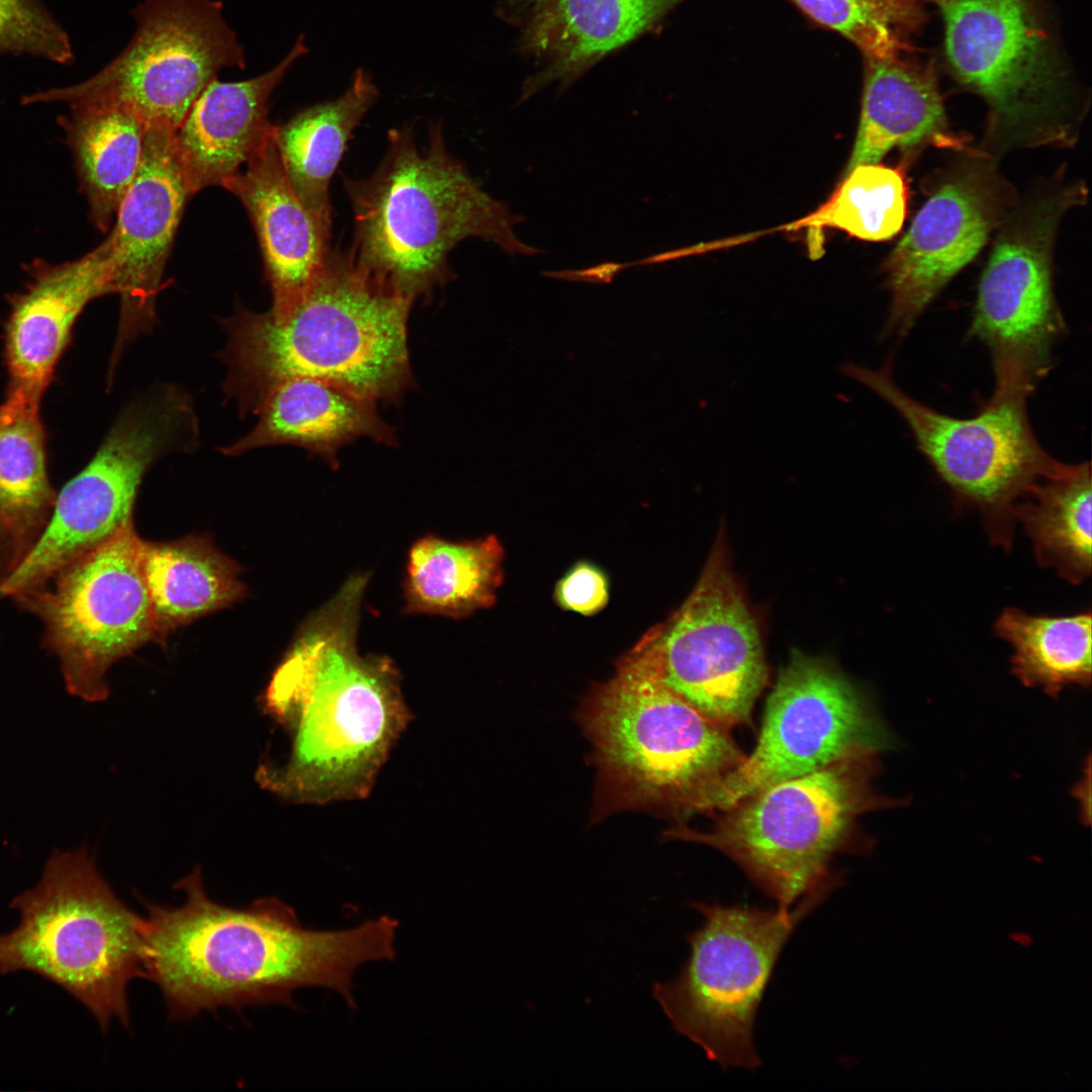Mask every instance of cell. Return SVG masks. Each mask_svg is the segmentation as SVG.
Returning a JSON list of instances; mask_svg holds the SVG:
<instances>
[{
  "label": "cell",
  "instance_id": "obj_37",
  "mask_svg": "<svg viewBox=\"0 0 1092 1092\" xmlns=\"http://www.w3.org/2000/svg\"><path fill=\"white\" fill-rule=\"evenodd\" d=\"M18 552L14 541L0 522V593L15 569Z\"/></svg>",
  "mask_w": 1092,
  "mask_h": 1092
},
{
  "label": "cell",
  "instance_id": "obj_7",
  "mask_svg": "<svg viewBox=\"0 0 1092 1092\" xmlns=\"http://www.w3.org/2000/svg\"><path fill=\"white\" fill-rule=\"evenodd\" d=\"M876 754L855 755L762 789L721 811L708 830L678 825L672 837L734 860L781 909L828 881V866L859 816L889 806L874 792Z\"/></svg>",
  "mask_w": 1092,
  "mask_h": 1092
},
{
  "label": "cell",
  "instance_id": "obj_4",
  "mask_svg": "<svg viewBox=\"0 0 1092 1092\" xmlns=\"http://www.w3.org/2000/svg\"><path fill=\"white\" fill-rule=\"evenodd\" d=\"M344 181L355 223L352 255L413 301L452 277L449 254L467 238L494 243L510 256L546 253L519 239L515 226L525 216L479 186L448 152L440 124L430 126L423 147L413 128L391 129L378 168Z\"/></svg>",
  "mask_w": 1092,
  "mask_h": 1092
},
{
  "label": "cell",
  "instance_id": "obj_3",
  "mask_svg": "<svg viewBox=\"0 0 1092 1092\" xmlns=\"http://www.w3.org/2000/svg\"><path fill=\"white\" fill-rule=\"evenodd\" d=\"M413 300L362 268L351 251L330 249L287 307L240 308L224 320L225 394L245 415L297 377L318 379L376 403L412 384L407 317Z\"/></svg>",
  "mask_w": 1092,
  "mask_h": 1092
},
{
  "label": "cell",
  "instance_id": "obj_32",
  "mask_svg": "<svg viewBox=\"0 0 1092 1092\" xmlns=\"http://www.w3.org/2000/svg\"><path fill=\"white\" fill-rule=\"evenodd\" d=\"M907 204L900 169L861 164L844 173L830 198L797 225L829 226L863 241H887L902 229Z\"/></svg>",
  "mask_w": 1092,
  "mask_h": 1092
},
{
  "label": "cell",
  "instance_id": "obj_6",
  "mask_svg": "<svg viewBox=\"0 0 1092 1092\" xmlns=\"http://www.w3.org/2000/svg\"><path fill=\"white\" fill-rule=\"evenodd\" d=\"M18 925L0 934V974L29 972L83 1004L105 1031L129 1024L126 988L145 978L144 917L112 891L86 847L55 850L39 882L13 898Z\"/></svg>",
  "mask_w": 1092,
  "mask_h": 1092
},
{
  "label": "cell",
  "instance_id": "obj_22",
  "mask_svg": "<svg viewBox=\"0 0 1092 1092\" xmlns=\"http://www.w3.org/2000/svg\"><path fill=\"white\" fill-rule=\"evenodd\" d=\"M866 60L859 123L844 173L879 163L895 148H963L948 128L930 60L916 57L913 49Z\"/></svg>",
  "mask_w": 1092,
  "mask_h": 1092
},
{
  "label": "cell",
  "instance_id": "obj_19",
  "mask_svg": "<svg viewBox=\"0 0 1092 1092\" xmlns=\"http://www.w3.org/2000/svg\"><path fill=\"white\" fill-rule=\"evenodd\" d=\"M113 274L108 236L81 258L34 268L6 324L7 392L41 400L79 314L91 300L114 293Z\"/></svg>",
  "mask_w": 1092,
  "mask_h": 1092
},
{
  "label": "cell",
  "instance_id": "obj_35",
  "mask_svg": "<svg viewBox=\"0 0 1092 1092\" xmlns=\"http://www.w3.org/2000/svg\"><path fill=\"white\" fill-rule=\"evenodd\" d=\"M554 598L557 605L566 611L584 616L596 615L609 602L608 576L592 562L579 561L558 580Z\"/></svg>",
  "mask_w": 1092,
  "mask_h": 1092
},
{
  "label": "cell",
  "instance_id": "obj_23",
  "mask_svg": "<svg viewBox=\"0 0 1092 1092\" xmlns=\"http://www.w3.org/2000/svg\"><path fill=\"white\" fill-rule=\"evenodd\" d=\"M246 436L221 448L238 455L272 445H293L334 464L340 449L360 437L394 444L392 429L379 417L375 402L334 384L297 377L276 385Z\"/></svg>",
  "mask_w": 1092,
  "mask_h": 1092
},
{
  "label": "cell",
  "instance_id": "obj_34",
  "mask_svg": "<svg viewBox=\"0 0 1092 1092\" xmlns=\"http://www.w3.org/2000/svg\"><path fill=\"white\" fill-rule=\"evenodd\" d=\"M0 53L26 54L61 64L73 59L66 31L35 0H0Z\"/></svg>",
  "mask_w": 1092,
  "mask_h": 1092
},
{
  "label": "cell",
  "instance_id": "obj_25",
  "mask_svg": "<svg viewBox=\"0 0 1092 1092\" xmlns=\"http://www.w3.org/2000/svg\"><path fill=\"white\" fill-rule=\"evenodd\" d=\"M140 559L160 643L171 631L232 606L247 593L238 565L205 536L142 539Z\"/></svg>",
  "mask_w": 1092,
  "mask_h": 1092
},
{
  "label": "cell",
  "instance_id": "obj_9",
  "mask_svg": "<svg viewBox=\"0 0 1092 1092\" xmlns=\"http://www.w3.org/2000/svg\"><path fill=\"white\" fill-rule=\"evenodd\" d=\"M841 370L901 416L957 502L978 510L992 542L1009 550L1017 504L1066 466L1042 449L1030 427L1026 400L1034 384L995 378L994 392L981 411L959 419L911 397L887 369L848 363Z\"/></svg>",
  "mask_w": 1092,
  "mask_h": 1092
},
{
  "label": "cell",
  "instance_id": "obj_18",
  "mask_svg": "<svg viewBox=\"0 0 1092 1092\" xmlns=\"http://www.w3.org/2000/svg\"><path fill=\"white\" fill-rule=\"evenodd\" d=\"M174 131L148 125L138 173L108 235L114 293L121 301L117 352L153 327L166 262L190 197L174 147Z\"/></svg>",
  "mask_w": 1092,
  "mask_h": 1092
},
{
  "label": "cell",
  "instance_id": "obj_13",
  "mask_svg": "<svg viewBox=\"0 0 1092 1092\" xmlns=\"http://www.w3.org/2000/svg\"><path fill=\"white\" fill-rule=\"evenodd\" d=\"M132 521L60 570L43 587L13 599L42 624L41 646L60 665L67 692L108 698L109 667L157 640Z\"/></svg>",
  "mask_w": 1092,
  "mask_h": 1092
},
{
  "label": "cell",
  "instance_id": "obj_5",
  "mask_svg": "<svg viewBox=\"0 0 1092 1092\" xmlns=\"http://www.w3.org/2000/svg\"><path fill=\"white\" fill-rule=\"evenodd\" d=\"M577 720L592 744L599 818L620 810L699 812L745 756L729 729L663 682L648 634L584 698Z\"/></svg>",
  "mask_w": 1092,
  "mask_h": 1092
},
{
  "label": "cell",
  "instance_id": "obj_30",
  "mask_svg": "<svg viewBox=\"0 0 1092 1092\" xmlns=\"http://www.w3.org/2000/svg\"><path fill=\"white\" fill-rule=\"evenodd\" d=\"M1091 486L1089 463L1066 464L1014 510L1037 562L1073 584L1091 574Z\"/></svg>",
  "mask_w": 1092,
  "mask_h": 1092
},
{
  "label": "cell",
  "instance_id": "obj_16",
  "mask_svg": "<svg viewBox=\"0 0 1092 1092\" xmlns=\"http://www.w3.org/2000/svg\"><path fill=\"white\" fill-rule=\"evenodd\" d=\"M1084 196L1082 186H1073L1039 198L1008 220L996 240L969 330L990 349L995 375L1035 383L1049 367L1065 330L1053 290V246L1063 214Z\"/></svg>",
  "mask_w": 1092,
  "mask_h": 1092
},
{
  "label": "cell",
  "instance_id": "obj_8",
  "mask_svg": "<svg viewBox=\"0 0 1092 1092\" xmlns=\"http://www.w3.org/2000/svg\"><path fill=\"white\" fill-rule=\"evenodd\" d=\"M833 885L808 893L794 910L691 903L705 920L688 935L690 956L674 980L652 988L672 1027L723 1069H757L754 1020L774 968Z\"/></svg>",
  "mask_w": 1092,
  "mask_h": 1092
},
{
  "label": "cell",
  "instance_id": "obj_10",
  "mask_svg": "<svg viewBox=\"0 0 1092 1092\" xmlns=\"http://www.w3.org/2000/svg\"><path fill=\"white\" fill-rule=\"evenodd\" d=\"M940 11L954 78L989 107L993 133L1011 145L1069 142V73L1040 0H920Z\"/></svg>",
  "mask_w": 1092,
  "mask_h": 1092
},
{
  "label": "cell",
  "instance_id": "obj_31",
  "mask_svg": "<svg viewBox=\"0 0 1092 1092\" xmlns=\"http://www.w3.org/2000/svg\"><path fill=\"white\" fill-rule=\"evenodd\" d=\"M1090 611L1051 617L1006 608L995 634L1013 648V673L1026 687L1056 697L1065 688H1089L1092 678Z\"/></svg>",
  "mask_w": 1092,
  "mask_h": 1092
},
{
  "label": "cell",
  "instance_id": "obj_27",
  "mask_svg": "<svg viewBox=\"0 0 1092 1092\" xmlns=\"http://www.w3.org/2000/svg\"><path fill=\"white\" fill-rule=\"evenodd\" d=\"M378 96L371 75L358 68L340 97L307 107L276 126L275 141L287 179L311 211L331 218V178L352 131Z\"/></svg>",
  "mask_w": 1092,
  "mask_h": 1092
},
{
  "label": "cell",
  "instance_id": "obj_29",
  "mask_svg": "<svg viewBox=\"0 0 1092 1092\" xmlns=\"http://www.w3.org/2000/svg\"><path fill=\"white\" fill-rule=\"evenodd\" d=\"M39 407L40 401L18 393H7L0 405V522L21 561L46 528L57 497Z\"/></svg>",
  "mask_w": 1092,
  "mask_h": 1092
},
{
  "label": "cell",
  "instance_id": "obj_11",
  "mask_svg": "<svg viewBox=\"0 0 1092 1092\" xmlns=\"http://www.w3.org/2000/svg\"><path fill=\"white\" fill-rule=\"evenodd\" d=\"M197 434L191 399L178 387L161 386L130 403L87 466L57 494L46 528L1 596L15 599L43 587L129 523L149 468L193 446Z\"/></svg>",
  "mask_w": 1092,
  "mask_h": 1092
},
{
  "label": "cell",
  "instance_id": "obj_28",
  "mask_svg": "<svg viewBox=\"0 0 1092 1092\" xmlns=\"http://www.w3.org/2000/svg\"><path fill=\"white\" fill-rule=\"evenodd\" d=\"M62 123L90 219L107 232L138 173L148 125L115 106L72 107Z\"/></svg>",
  "mask_w": 1092,
  "mask_h": 1092
},
{
  "label": "cell",
  "instance_id": "obj_33",
  "mask_svg": "<svg viewBox=\"0 0 1092 1092\" xmlns=\"http://www.w3.org/2000/svg\"><path fill=\"white\" fill-rule=\"evenodd\" d=\"M817 22L841 33L864 57L911 50L922 23L920 0H792Z\"/></svg>",
  "mask_w": 1092,
  "mask_h": 1092
},
{
  "label": "cell",
  "instance_id": "obj_17",
  "mask_svg": "<svg viewBox=\"0 0 1092 1092\" xmlns=\"http://www.w3.org/2000/svg\"><path fill=\"white\" fill-rule=\"evenodd\" d=\"M1003 207L1002 187L981 167L956 173L931 194L884 265L891 293L889 332H909L980 253Z\"/></svg>",
  "mask_w": 1092,
  "mask_h": 1092
},
{
  "label": "cell",
  "instance_id": "obj_14",
  "mask_svg": "<svg viewBox=\"0 0 1092 1092\" xmlns=\"http://www.w3.org/2000/svg\"><path fill=\"white\" fill-rule=\"evenodd\" d=\"M889 736L864 698L833 665L797 653L778 677L753 751L702 802L723 811L775 784L840 759L877 754Z\"/></svg>",
  "mask_w": 1092,
  "mask_h": 1092
},
{
  "label": "cell",
  "instance_id": "obj_36",
  "mask_svg": "<svg viewBox=\"0 0 1092 1092\" xmlns=\"http://www.w3.org/2000/svg\"><path fill=\"white\" fill-rule=\"evenodd\" d=\"M631 267H633L632 262L609 261L579 269L544 270L540 274L543 277L569 282L610 284L619 273Z\"/></svg>",
  "mask_w": 1092,
  "mask_h": 1092
},
{
  "label": "cell",
  "instance_id": "obj_26",
  "mask_svg": "<svg viewBox=\"0 0 1092 1092\" xmlns=\"http://www.w3.org/2000/svg\"><path fill=\"white\" fill-rule=\"evenodd\" d=\"M495 536L453 542L426 535L411 547L403 585L406 614L461 619L491 607L503 581Z\"/></svg>",
  "mask_w": 1092,
  "mask_h": 1092
},
{
  "label": "cell",
  "instance_id": "obj_1",
  "mask_svg": "<svg viewBox=\"0 0 1092 1092\" xmlns=\"http://www.w3.org/2000/svg\"><path fill=\"white\" fill-rule=\"evenodd\" d=\"M175 887L178 906L144 902L145 978L162 991L170 1016L219 1007L293 1006L304 987L338 992L352 1009V978L362 965L396 957L398 921L382 915L344 930L304 928L278 898L245 908L211 900L199 868Z\"/></svg>",
  "mask_w": 1092,
  "mask_h": 1092
},
{
  "label": "cell",
  "instance_id": "obj_20",
  "mask_svg": "<svg viewBox=\"0 0 1092 1092\" xmlns=\"http://www.w3.org/2000/svg\"><path fill=\"white\" fill-rule=\"evenodd\" d=\"M308 49L301 34L268 72L240 82L211 81L174 131V147L189 196L240 171L274 133L269 98Z\"/></svg>",
  "mask_w": 1092,
  "mask_h": 1092
},
{
  "label": "cell",
  "instance_id": "obj_2",
  "mask_svg": "<svg viewBox=\"0 0 1092 1092\" xmlns=\"http://www.w3.org/2000/svg\"><path fill=\"white\" fill-rule=\"evenodd\" d=\"M369 576L351 575L307 618L264 695L265 712L290 735V751L282 766L262 763L256 778L283 800L365 798L412 718L395 664L358 651Z\"/></svg>",
  "mask_w": 1092,
  "mask_h": 1092
},
{
  "label": "cell",
  "instance_id": "obj_21",
  "mask_svg": "<svg viewBox=\"0 0 1092 1092\" xmlns=\"http://www.w3.org/2000/svg\"><path fill=\"white\" fill-rule=\"evenodd\" d=\"M245 166L221 186L249 213L272 289L271 309L281 310L304 291L323 265L331 249L332 221L308 209L295 194L281 163L275 131Z\"/></svg>",
  "mask_w": 1092,
  "mask_h": 1092
},
{
  "label": "cell",
  "instance_id": "obj_12",
  "mask_svg": "<svg viewBox=\"0 0 1092 1092\" xmlns=\"http://www.w3.org/2000/svg\"><path fill=\"white\" fill-rule=\"evenodd\" d=\"M222 8L219 0H144L131 11L133 37L107 66L85 81L31 93L22 102L121 107L147 125L176 130L220 70L246 67Z\"/></svg>",
  "mask_w": 1092,
  "mask_h": 1092
},
{
  "label": "cell",
  "instance_id": "obj_15",
  "mask_svg": "<svg viewBox=\"0 0 1092 1092\" xmlns=\"http://www.w3.org/2000/svg\"><path fill=\"white\" fill-rule=\"evenodd\" d=\"M649 634L658 672L671 691L727 729L750 721L767 670L722 537L684 606Z\"/></svg>",
  "mask_w": 1092,
  "mask_h": 1092
},
{
  "label": "cell",
  "instance_id": "obj_24",
  "mask_svg": "<svg viewBox=\"0 0 1092 1092\" xmlns=\"http://www.w3.org/2000/svg\"><path fill=\"white\" fill-rule=\"evenodd\" d=\"M669 0H527L525 42L548 70L524 88L522 101L540 87L566 80L589 63L646 30Z\"/></svg>",
  "mask_w": 1092,
  "mask_h": 1092
}]
</instances>
